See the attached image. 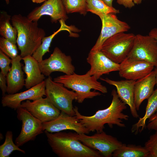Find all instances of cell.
Here are the masks:
<instances>
[{
  "label": "cell",
  "mask_w": 157,
  "mask_h": 157,
  "mask_svg": "<svg viewBox=\"0 0 157 157\" xmlns=\"http://www.w3.org/2000/svg\"><path fill=\"white\" fill-rule=\"evenodd\" d=\"M48 142L52 151L59 157H101L99 151L87 147L78 140L76 132L45 131Z\"/></svg>",
  "instance_id": "2"
},
{
  "label": "cell",
  "mask_w": 157,
  "mask_h": 157,
  "mask_svg": "<svg viewBox=\"0 0 157 157\" xmlns=\"http://www.w3.org/2000/svg\"><path fill=\"white\" fill-rule=\"evenodd\" d=\"M44 131L53 133L66 130L74 131L78 134H88L90 132L75 115L71 116L61 112L56 119L43 123Z\"/></svg>",
  "instance_id": "14"
},
{
  "label": "cell",
  "mask_w": 157,
  "mask_h": 157,
  "mask_svg": "<svg viewBox=\"0 0 157 157\" xmlns=\"http://www.w3.org/2000/svg\"><path fill=\"white\" fill-rule=\"evenodd\" d=\"M59 21L60 24V28L51 35L44 37L42 39L41 44L32 55L39 63L43 60V57L45 53L49 52V48L52 40L58 33L62 31H66L69 33L71 36H77L76 34L72 32L73 31L78 32L77 28L73 26H68L65 24L63 19H61Z\"/></svg>",
  "instance_id": "22"
},
{
  "label": "cell",
  "mask_w": 157,
  "mask_h": 157,
  "mask_svg": "<svg viewBox=\"0 0 157 157\" xmlns=\"http://www.w3.org/2000/svg\"><path fill=\"white\" fill-rule=\"evenodd\" d=\"M78 139L82 143L95 150H97L105 157L112 156L113 152L123 143L115 137L107 134L104 131L91 136L78 134Z\"/></svg>",
  "instance_id": "8"
},
{
  "label": "cell",
  "mask_w": 157,
  "mask_h": 157,
  "mask_svg": "<svg viewBox=\"0 0 157 157\" xmlns=\"http://www.w3.org/2000/svg\"><path fill=\"white\" fill-rule=\"evenodd\" d=\"M18 151L23 154L25 151L19 148L13 141V133L12 131H8L5 135V140L2 144L0 146V157H9L13 151Z\"/></svg>",
  "instance_id": "27"
},
{
  "label": "cell",
  "mask_w": 157,
  "mask_h": 157,
  "mask_svg": "<svg viewBox=\"0 0 157 157\" xmlns=\"http://www.w3.org/2000/svg\"><path fill=\"white\" fill-rule=\"evenodd\" d=\"M45 81L28 90L18 93L8 94L3 96L1 103L3 107L17 110L24 100L34 101L45 95Z\"/></svg>",
  "instance_id": "17"
},
{
  "label": "cell",
  "mask_w": 157,
  "mask_h": 157,
  "mask_svg": "<svg viewBox=\"0 0 157 157\" xmlns=\"http://www.w3.org/2000/svg\"><path fill=\"white\" fill-rule=\"evenodd\" d=\"M156 71V84L157 85V67H156L155 69Z\"/></svg>",
  "instance_id": "39"
},
{
  "label": "cell",
  "mask_w": 157,
  "mask_h": 157,
  "mask_svg": "<svg viewBox=\"0 0 157 157\" xmlns=\"http://www.w3.org/2000/svg\"><path fill=\"white\" fill-rule=\"evenodd\" d=\"M11 61L12 59L0 50L1 72L6 76L10 69L11 67H10L9 65L11 63Z\"/></svg>",
  "instance_id": "31"
},
{
  "label": "cell",
  "mask_w": 157,
  "mask_h": 157,
  "mask_svg": "<svg viewBox=\"0 0 157 157\" xmlns=\"http://www.w3.org/2000/svg\"><path fill=\"white\" fill-rule=\"evenodd\" d=\"M11 59V66L6 76L7 92L8 94L17 93L23 88L25 82L20 62L22 57L20 55H18Z\"/></svg>",
  "instance_id": "19"
},
{
  "label": "cell",
  "mask_w": 157,
  "mask_h": 157,
  "mask_svg": "<svg viewBox=\"0 0 157 157\" xmlns=\"http://www.w3.org/2000/svg\"><path fill=\"white\" fill-rule=\"evenodd\" d=\"M156 84L154 69L145 77L136 81L134 90V101L137 110L144 100L148 99L154 91Z\"/></svg>",
  "instance_id": "20"
},
{
  "label": "cell",
  "mask_w": 157,
  "mask_h": 157,
  "mask_svg": "<svg viewBox=\"0 0 157 157\" xmlns=\"http://www.w3.org/2000/svg\"><path fill=\"white\" fill-rule=\"evenodd\" d=\"M147 99L144 115L142 117L140 118L131 127V132L135 135L143 131L146 126L147 120L157 111V88Z\"/></svg>",
  "instance_id": "23"
},
{
  "label": "cell",
  "mask_w": 157,
  "mask_h": 157,
  "mask_svg": "<svg viewBox=\"0 0 157 157\" xmlns=\"http://www.w3.org/2000/svg\"><path fill=\"white\" fill-rule=\"evenodd\" d=\"M144 147L149 153V157H157V131L151 135Z\"/></svg>",
  "instance_id": "30"
},
{
  "label": "cell",
  "mask_w": 157,
  "mask_h": 157,
  "mask_svg": "<svg viewBox=\"0 0 157 157\" xmlns=\"http://www.w3.org/2000/svg\"><path fill=\"white\" fill-rule=\"evenodd\" d=\"M53 81L63 84L66 88L72 89L77 93L78 97L76 101L79 103L83 102L85 99L101 95V94L96 90L103 93L108 92L106 87L88 72L83 75L74 73L59 76L54 78Z\"/></svg>",
  "instance_id": "4"
},
{
  "label": "cell",
  "mask_w": 157,
  "mask_h": 157,
  "mask_svg": "<svg viewBox=\"0 0 157 157\" xmlns=\"http://www.w3.org/2000/svg\"><path fill=\"white\" fill-rule=\"evenodd\" d=\"M67 12L61 0H47L40 6L35 8L27 15L29 19L38 22L43 15L50 17L52 22L63 19L65 21L68 18Z\"/></svg>",
  "instance_id": "16"
},
{
  "label": "cell",
  "mask_w": 157,
  "mask_h": 157,
  "mask_svg": "<svg viewBox=\"0 0 157 157\" xmlns=\"http://www.w3.org/2000/svg\"><path fill=\"white\" fill-rule=\"evenodd\" d=\"M113 157H149V153L144 147L123 144L113 152Z\"/></svg>",
  "instance_id": "24"
},
{
  "label": "cell",
  "mask_w": 157,
  "mask_h": 157,
  "mask_svg": "<svg viewBox=\"0 0 157 157\" xmlns=\"http://www.w3.org/2000/svg\"><path fill=\"white\" fill-rule=\"evenodd\" d=\"M86 8L87 12H90L99 17L100 16L119 13V10L110 7L101 0H86Z\"/></svg>",
  "instance_id": "26"
},
{
  "label": "cell",
  "mask_w": 157,
  "mask_h": 157,
  "mask_svg": "<svg viewBox=\"0 0 157 157\" xmlns=\"http://www.w3.org/2000/svg\"><path fill=\"white\" fill-rule=\"evenodd\" d=\"M154 67L147 61L127 57L119 64V74L126 79L137 81L150 73Z\"/></svg>",
  "instance_id": "13"
},
{
  "label": "cell",
  "mask_w": 157,
  "mask_h": 157,
  "mask_svg": "<svg viewBox=\"0 0 157 157\" xmlns=\"http://www.w3.org/2000/svg\"><path fill=\"white\" fill-rule=\"evenodd\" d=\"M6 76L0 72V87L2 92L3 96L5 95L7 92V85H6Z\"/></svg>",
  "instance_id": "33"
},
{
  "label": "cell",
  "mask_w": 157,
  "mask_h": 157,
  "mask_svg": "<svg viewBox=\"0 0 157 157\" xmlns=\"http://www.w3.org/2000/svg\"><path fill=\"white\" fill-rule=\"evenodd\" d=\"M67 13H78L84 15L87 11L86 0H61Z\"/></svg>",
  "instance_id": "28"
},
{
  "label": "cell",
  "mask_w": 157,
  "mask_h": 157,
  "mask_svg": "<svg viewBox=\"0 0 157 157\" xmlns=\"http://www.w3.org/2000/svg\"><path fill=\"white\" fill-rule=\"evenodd\" d=\"M24 63V72L26 74L24 86L27 89L37 85L44 81L45 76L41 72L39 63L32 56L22 58Z\"/></svg>",
  "instance_id": "21"
},
{
  "label": "cell",
  "mask_w": 157,
  "mask_h": 157,
  "mask_svg": "<svg viewBox=\"0 0 157 157\" xmlns=\"http://www.w3.org/2000/svg\"><path fill=\"white\" fill-rule=\"evenodd\" d=\"M17 113V119L22 122L21 132L15 140V144L19 147L34 140L44 130L43 123L25 109L19 107Z\"/></svg>",
  "instance_id": "7"
},
{
  "label": "cell",
  "mask_w": 157,
  "mask_h": 157,
  "mask_svg": "<svg viewBox=\"0 0 157 157\" xmlns=\"http://www.w3.org/2000/svg\"><path fill=\"white\" fill-rule=\"evenodd\" d=\"M34 3H40L47 0H31Z\"/></svg>",
  "instance_id": "38"
},
{
  "label": "cell",
  "mask_w": 157,
  "mask_h": 157,
  "mask_svg": "<svg viewBox=\"0 0 157 157\" xmlns=\"http://www.w3.org/2000/svg\"><path fill=\"white\" fill-rule=\"evenodd\" d=\"M100 79L115 86L118 96L123 102L129 106L132 116L135 118L139 117L134 101V85L136 81L127 79L115 81L108 78H100Z\"/></svg>",
  "instance_id": "18"
},
{
  "label": "cell",
  "mask_w": 157,
  "mask_h": 157,
  "mask_svg": "<svg viewBox=\"0 0 157 157\" xmlns=\"http://www.w3.org/2000/svg\"><path fill=\"white\" fill-rule=\"evenodd\" d=\"M135 36L133 33H117L104 42L100 51L113 61L119 64L127 57L131 51Z\"/></svg>",
  "instance_id": "6"
},
{
  "label": "cell",
  "mask_w": 157,
  "mask_h": 157,
  "mask_svg": "<svg viewBox=\"0 0 157 157\" xmlns=\"http://www.w3.org/2000/svg\"><path fill=\"white\" fill-rule=\"evenodd\" d=\"M117 2L119 4L129 8H132L135 5L132 0H117Z\"/></svg>",
  "instance_id": "34"
},
{
  "label": "cell",
  "mask_w": 157,
  "mask_h": 157,
  "mask_svg": "<svg viewBox=\"0 0 157 157\" xmlns=\"http://www.w3.org/2000/svg\"><path fill=\"white\" fill-rule=\"evenodd\" d=\"M12 25L17 32V43L22 58L32 56L42 43L46 33L38 27V22L33 21L21 14L13 15Z\"/></svg>",
  "instance_id": "3"
},
{
  "label": "cell",
  "mask_w": 157,
  "mask_h": 157,
  "mask_svg": "<svg viewBox=\"0 0 157 157\" xmlns=\"http://www.w3.org/2000/svg\"><path fill=\"white\" fill-rule=\"evenodd\" d=\"M44 81L46 97L61 112L75 116L72 102L74 100H77V93L68 90L63 84L54 81L50 76Z\"/></svg>",
  "instance_id": "5"
},
{
  "label": "cell",
  "mask_w": 157,
  "mask_h": 157,
  "mask_svg": "<svg viewBox=\"0 0 157 157\" xmlns=\"http://www.w3.org/2000/svg\"><path fill=\"white\" fill-rule=\"evenodd\" d=\"M111 95L113 97L110 105L106 109L98 110L92 116L83 115L77 106L74 107L75 115L90 132L103 131L106 124L110 128L115 125L120 127H126L123 120H128L129 116L122 112L126 109V104L120 99L115 89L112 90Z\"/></svg>",
  "instance_id": "1"
},
{
  "label": "cell",
  "mask_w": 157,
  "mask_h": 157,
  "mask_svg": "<svg viewBox=\"0 0 157 157\" xmlns=\"http://www.w3.org/2000/svg\"><path fill=\"white\" fill-rule=\"evenodd\" d=\"M108 6L113 7V2L114 0H101Z\"/></svg>",
  "instance_id": "36"
},
{
  "label": "cell",
  "mask_w": 157,
  "mask_h": 157,
  "mask_svg": "<svg viewBox=\"0 0 157 157\" xmlns=\"http://www.w3.org/2000/svg\"><path fill=\"white\" fill-rule=\"evenodd\" d=\"M144 0H132L135 4H139L141 3Z\"/></svg>",
  "instance_id": "37"
},
{
  "label": "cell",
  "mask_w": 157,
  "mask_h": 157,
  "mask_svg": "<svg viewBox=\"0 0 157 157\" xmlns=\"http://www.w3.org/2000/svg\"><path fill=\"white\" fill-rule=\"evenodd\" d=\"M72 61L70 56L66 55L56 47L50 57L39 63V65L41 72L45 76H49L55 72L69 75L74 73L75 70Z\"/></svg>",
  "instance_id": "9"
},
{
  "label": "cell",
  "mask_w": 157,
  "mask_h": 157,
  "mask_svg": "<svg viewBox=\"0 0 157 157\" xmlns=\"http://www.w3.org/2000/svg\"><path fill=\"white\" fill-rule=\"evenodd\" d=\"M10 15L4 11L0 13V34L3 37L16 44L17 32L16 28L10 22Z\"/></svg>",
  "instance_id": "25"
},
{
  "label": "cell",
  "mask_w": 157,
  "mask_h": 157,
  "mask_svg": "<svg viewBox=\"0 0 157 157\" xmlns=\"http://www.w3.org/2000/svg\"><path fill=\"white\" fill-rule=\"evenodd\" d=\"M7 4H8L9 3V0H4Z\"/></svg>",
  "instance_id": "40"
},
{
  "label": "cell",
  "mask_w": 157,
  "mask_h": 157,
  "mask_svg": "<svg viewBox=\"0 0 157 157\" xmlns=\"http://www.w3.org/2000/svg\"><path fill=\"white\" fill-rule=\"evenodd\" d=\"M149 35L153 37L157 42V28L151 29L149 32Z\"/></svg>",
  "instance_id": "35"
},
{
  "label": "cell",
  "mask_w": 157,
  "mask_h": 157,
  "mask_svg": "<svg viewBox=\"0 0 157 157\" xmlns=\"http://www.w3.org/2000/svg\"><path fill=\"white\" fill-rule=\"evenodd\" d=\"M87 61L91 67L88 72L97 80L103 74H108L112 72L118 71L119 69V64L113 61L100 50H90Z\"/></svg>",
  "instance_id": "15"
},
{
  "label": "cell",
  "mask_w": 157,
  "mask_h": 157,
  "mask_svg": "<svg viewBox=\"0 0 157 157\" xmlns=\"http://www.w3.org/2000/svg\"><path fill=\"white\" fill-rule=\"evenodd\" d=\"M115 14L109 13L99 16L102 23L101 32L91 51L100 50L103 43L108 39L117 33L125 32L130 29L127 23L119 20Z\"/></svg>",
  "instance_id": "11"
},
{
  "label": "cell",
  "mask_w": 157,
  "mask_h": 157,
  "mask_svg": "<svg viewBox=\"0 0 157 157\" xmlns=\"http://www.w3.org/2000/svg\"><path fill=\"white\" fill-rule=\"evenodd\" d=\"M147 129L149 130L157 131V111L149 119Z\"/></svg>",
  "instance_id": "32"
},
{
  "label": "cell",
  "mask_w": 157,
  "mask_h": 157,
  "mask_svg": "<svg viewBox=\"0 0 157 157\" xmlns=\"http://www.w3.org/2000/svg\"><path fill=\"white\" fill-rule=\"evenodd\" d=\"M0 50L11 59L18 55L16 44L3 37L0 38Z\"/></svg>",
  "instance_id": "29"
},
{
  "label": "cell",
  "mask_w": 157,
  "mask_h": 157,
  "mask_svg": "<svg viewBox=\"0 0 157 157\" xmlns=\"http://www.w3.org/2000/svg\"><path fill=\"white\" fill-rule=\"evenodd\" d=\"M20 107L26 109L42 123L54 120L61 113L47 97H42L32 101L26 100L22 102Z\"/></svg>",
  "instance_id": "12"
},
{
  "label": "cell",
  "mask_w": 157,
  "mask_h": 157,
  "mask_svg": "<svg viewBox=\"0 0 157 157\" xmlns=\"http://www.w3.org/2000/svg\"><path fill=\"white\" fill-rule=\"evenodd\" d=\"M127 57L144 60L157 67V42L149 35H135L132 48Z\"/></svg>",
  "instance_id": "10"
}]
</instances>
